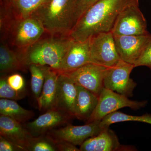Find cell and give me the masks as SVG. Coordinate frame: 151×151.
Returning a JSON list of instances; mask_svg holds the SVG:
<instances>
[{
	"label": "cell",
	"instance_id": "cell-1",
	"mask_svg": "<svg viewBox=\"0 0 151 151\" xmlns=\"http://www.w3.org/2000/svg\"><path fill=\"white\" fill-rule=\"evenodd\" d=\"M136 4L139 0H99L81 16L69 37L83 42L99 33L111 32L122 11Z\"/></svg>",
	"mask_w": 151,
	"mask_h": 151
},
{
	"label": "cell",
	"instance_id": "cell-2",
	"mask_svg": "<svg viewBox=\"0 0 151 151\" xmlns=\"http://www.w3.org/2000/svg\"><path fill=\"white\" fill-rule=\"evenodd\" d=\"M80 1L47 0L31 17L40 22L47 35L69 37L78 20Z\"/></svg>",
	"mask_w": 151,
	"mask_h": 151
},
{
	"label": "cell",
	"instance_id": "cell-3",
	"mask_svg": "<svg viewBox=\"0 0 151 151\" xmlns=\"http://www.w3.org/2000/svg\"><path fill=\"white\" fill-rule=\"evenodd\" d=\"M48 35L27 47L17 50L19 58L26 67L34 64L59 69L73 40L69 37Z\"/></svg>",
	"mask_w": 151,
	"mask_h": 151
},
{
	"label": "cell",
	"instance_id": "cell-4",
	"mask_svg": "<svg viewBox=\"0 0 151 151\" xmlns=\"http://www.w3.org/2000/svg\"><path fill=\"white\" fill-rule=\"evenodd\" d=\"M46 33L43 26L32 17L17 19L14 17L1 33L2 41L8 40L11 46L21 49L31 45Z\"/></svg>",
	"mask_w": 151,
	"mask_h": 151
},
{
	"label": "cell",
	"instance_id": "cell-5",
	"mask_svg": "<svg viewBox=\"0 0 151 151\" xmlns=\"http://www.w3.org/2000/svg\"><path fill=\"white\" fill-rule=\"evenodd\" d=\"M147 103L146 100L138 101L130 100L128 97L104 87L98 97L96 109L86 123L101 121L109 114L125 107L134 110H139L145 107Z\"/></svg>",
	"mask_w": 151,
	"mask_h": 151
},
{
	"label": "cell",
	"instance_id": "cell-6",
	"mask_svg": "<svg viewBox=\"0 0 151 151\" xmlns=\"http://www.w3.org/2000/svg\"><path fill=\"white\" fill-rule=\"evenodd\" d=\"M90 54L92 63L104 67H113L122 59L119 57L111 32H101L89 38Z\"/></svg>",
	"mask_w": 151,
	"mask_h": 151
},
{
	"label": "cell",
	"instance_id": "cell-7",
	"mask_svg": "<svg viewBox=\"0 0 151 151\" xmlns=\"http://www.w3.org/2000/svg\"><path fill=\"white\" fill-rule=\"evenodd\" d=\"M134 65L121 60L113 67L108 68L105 71L104 87L127 97L134 95L137 83L130 78Z\"/></svg>",
	"mask_w": 151,
	"mask_h": 151
},
{
	"label": "cell",
	"instance_id": "cell-8",
	"mask_svg": "<svg viewBox=\"0 0 151 151\" xmlns=\"http://www.w3.org/2000/svg\"><path fill=\"white\" fill-rule=\"evenodd\" d=\"M113 35H143L149 34L147 23L139 4L127 7L116 19L111 30Z\"/></svg>",
	"mask_w": 151,
	"mask_h": 151
},
{
	"label": "cell",
	"instance_id": "cell-9",
	"mask_svg": "<svg viewBox=\"0 0 151 151\" xmlns=\"http://www.w3.org/2000/svg\"><path fill=\"white\" fill-rule=\"evenodd\" d=\"M100 121H94L82 126L68 124L65 127L52 130L45 135L54 139L65 141L80 146L86 140L99 134L104 129L100 126Z\"/></svg>",
	"mask_w": 151,
	"mask_h": 151
},
{
	"label": "cell",
	"instance_id": "cell-10",
	"mask_svg": "<svg viewBox=\"0 0 151 151\" xmlns=\"http://www.w3.org/2000/svg\"><path fill=\"white\" fill-rule=\"evenodd\" d=\"M108 68L89 63L65 73L76 85L84 87L99 97L104 88V76Z\"/></svg>",
	"mask_w": 151,
	"mask_h": 151
},
{
	"label": "cell",
	"instance_id": "cell-11",
	"mask_svg": "<svg viewBox=\"0 0 151 151\" xmlns=\"http://www.w3.org/2000/svg\"><path fill=\"white\" fill-rule=\"evenodd\" d=\"M73 117L68 113L53 108L46 111L32 122L23 124L34 137L46 134L52 130L66 125Z\"/></svg>",
	"mask_w": 151,
	"mask_h": 151
},
{
	"label": "cell",
	"instance_id": "cell-12",
	"mask_svg": "<svg viewBox=\"0 0 151 151\" xmlns=\"http://www.w3.org/2000/svg\"><path fill=\"white\" fill-rule=\"evenodd\" d=\"M116 50L121 59L134 65L150 39V33L143 35H114Z\"/></svg>",
	"mask_w": 151,
	"mask_h": 151
},
{
	"label": "cell",
	"instance_id": "cell-13",
	"mask_svg": "<svg viewBox=\"0 0 151 151\" xmlns=\"http://www.w3.org/2000/svg\"><path fill=\"white\" fill-rule=\"evenodd\" d=\"M80 151H136L133 146L120 143L117 135L109 127L104 129L99 134L89 138L79 148Z\"/></svg>",
	"mask_w": 151,
	"mask_h": 151
},
{
	"label": "cell",
	"instance_id": "cell-14",
	"mask_svg": "<svg viewBox=\"0 0 151 151\" xmlns=\"http://www.w3.org/2000/svg\"><path fill=\"white\" fill-rule=\"evenodd\" d=\"M89 63H92L89 39L83 42L73 40L58 70L60 73H67Z\"/></svg>",
	"mask_w": 151,
	"mask_h": 151
},
{
	"label": "cell",
	"instance_id": "cell-15",
	"mask_svg": "<svg viewBox=\"0 0 151 151\" xmlns=\"http://www.w3.org/2000/svg\"><path fill=\"white\" fill-rule=\"evenodd\" d=\"M77 85L65 73H60L55 108L75 118Z\"/></svg>",
	"mask_w": 151,
	"mask_h": 151
},
{
	"label": "cell",
	"instance_id": "cell-16",
	"mask_svg": "<svg viewBox=\"0 0 151 151\" xmlns=\"http://www.w3.org/2000/svg\"><path fill=\"white\" fill-rule=\"evenodd\" d=\"M0 136L28 151L33 137L23 124L8 117L0 116Z\"/></svg>",
	"mask_w": 151,
	"mask_h": 151
},
{
	"label": "cell",
	"instance_id": "cell-17",
	"mask_svg": "<svg viewBox=\"0 0 151 151\" xmlns=\"http://www.w3.org/2000/svg\"><path fill=\"white\" fill-rule=\"evenodd\" d=\"M59 74L58 70L49 66L41 93L37 100L40 111L45 112L55 108Z\"/></svg>",
	"mask_w": 151,
	"mask_h": 151
},
{
	"label": "cell",
	"instance_id": "cell-18",
	"mask_svg": "<svg viewBox=\"0 0 151 151\" xmlns=\"http://www.w3.org/2000/svg\"><path fill=\"white\" fill-rule=\"evenodd\" d=\"M77 95L75 108V118L88 122L94 113L98 97L82 86L77 85Z\"/></svg>",
	"mask_w": 151,
	"mask_h": 151
},
{
	"label": "cell",
	"instance_id": "cell-19",
	"mask_svg": "<svg viewBox=\"0 0 151 151\" xmlns=\"http://www.w3.org/2000/svg\"><path fill=\"white\" fill-rule=\"evenodd\" d=\"M27 68L21 61L17 52L12 50L6 42H2L0 46L1 75H6L17 70L26 72Z\"/></svg>",
	"mask_w": 151,
	"mask_h": 151
},
{
	"label": "cell",
	"instance_id": "cell-20",
	"mask_svg": "<svg viewBox=\"0 0 151 151\" xmlns=\"http://www.w3.org/2000/svg\"><path fill=\"white\" fill-rule=\"evenodd\" d=\"M0 114L22 124L27 123L35 116L33 111L22 108L15 100L3 98L0 100Z\"/></svg>",
	"mask_w": 151,
	"mask_h": 151
},
{
	"label": "cell",
	"instance_id": "cell-21",
	"mask_svg": "<svg viewBox=\"0 0 151 151\" xmlns=\"http://www.w3.org/2000/svg\"><path fill=\"white\" fill-rule=\"evenodd\" d=\"M9 7L17 19H25L32 16L47 0H2Z\"/></svg>",
	"mask_w": 151,
	"mask_h": 151
},
{
	"label": "cell",
	"instance_id": "cell-22",
	"mask_svg": "<svg viewBox=\"0 0 151 151\" xmlns=\"http://www.w3.org/2000/svg\"><path fill=\"white\" fill-rule=\"evenodd\" d=\"M135 122L151 124V115L146 113L142 116H133L116 111L105 116L101 120L100 126L103 129L108 128L111 124L120 122Z\"/></svg>",
	"mask_w": 151,
	"mask_h": 151
},
{
	"label": "cell",
	"instance_id": "cell-23",
	"mask_svg": "<svg viewBox=\"0 0 151 151\" xmlns=\"http://www.w3.org/2000/svg\"><path fill=\"white\" fill-rule=\"evenodd\" d=\"M49 66L32 64L28 66L31 73V89L37 101L43 87Z\"/></svg>",
	"mask_w": 151,
	"mask_h": 151
},
{
	"label": "cell",
	"instance_id": "cell-24",
	"mask_svg": "<svg viewBox=\"0 0 151 151\" xmlns=\"http://www.w3.org/2000/svg\"><path fill=\"white\" fill-rule=\"evenodd\" d=\"M8 76L1 75L0 78V97L3 99L14 100H22L26 96L27 92L26 89L17 91L13 89L8 84L7 80Z\"/></svg>",
	"mask_w": 151,
	"mask_h": 151
},
{
	"label": "cell",
	"instance_id": "cell-25",
	"mask_svg": "<svg viewBox=\"0 0 151 151\" xmlns=\"http://www.w3.org/2000/svg\"><path fill=\"white\" fill-rule=\"evenodd\" d=\"M28 151H57L54 142L47 135L33 137Z\"/></svg>",
	"mask_w": 151,
	"mask_h": 151
},
{
	"label": "cell",
	"instance_id": "cell-26",
	"mask_svg": "<svg viewBox=\"0 0 151 151\" xmlns=\"http://www.w3.org/2000/svg\"><path fill=\"white\" fill-rule=\"evenodd\" d=\"M135 67L145 66L151 71V38L144 49L139 58L134 64Z\"/></svg>",
	"mask_w": 151,
	"mask_h": 151
},
{
	"label": "cell",
	"instance_id": "cell-27",
	"mask_svg": "<svg viewBox=\"0 0 151 151\" xmlns=\"http://www.w3.org/2000/svg\"><path fill=\"white\" fill-rule=\"evenodd\" d=\"M8 83L14 90L22 91L25 89V81L22 75L18 73H14L7 76Z\"/></svg>",
	"mask_w": 151,
	"mask_h": 151
},
{
	"label": "cell",
	"instance_id": "cell-28",
	"mask_svg": "<svg viewBox=\"0 0 151 151\" xmlns=\"http://www.w3.org/2000/svg\"><path fill=\"white\" fill-rule=\"evenodd\" d=\"M52 139L54 142L57 151H80L79 148H78L76 146L66 141L54 139L52 138Z\"/></svg>",
	"mask_w": 151,
	"mask_h": 151
},
{
	"label": "cell",
	"instance_id": "cell-29",
	"mask_svg": "<svg viewBox=\"0 0 151 151\" xmlns=\"http://www.w3.org/2000/svg\"><path fill=\"white\" fill-rule=\"evenodd\" d=\"M0 151H24L22 149L0 136Z\"/></svg>",
	"mask_w": 151,
	"mask_h": 151
},
{
	"label": "cell",
	"instance_id": "cell-30",
	"mask_svg": "<svg viewBox=\"0 0 151 151\" xmlns=\"http://www.w3.org/2000/svg\"><path fill=\"white\" fill-rule=\"evenodd\" d=\"M98 1L99 0H80L78 7V19L89 7Z\"/></svg>",
	"mask_w": 151,
	"mask_h": 151
}]
</instances>
